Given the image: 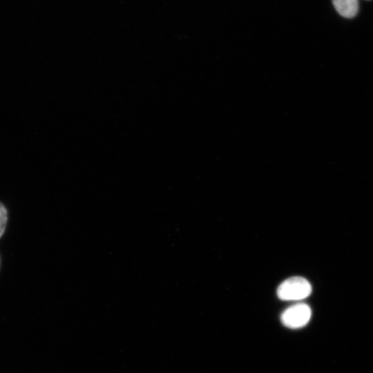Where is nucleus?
<instances>
[{
	"instance_id": "obj_3",
	"label": "nucleus",
	"mask_w": 373,
	"mask_h": 373,
	"mask_svg": "<svg viewBox=\"0 0 373 373\" xmlns=\"http://www.w3.org/2000/svg\"><path fill=\"white\" fill-rule=\"evenodd\" d=\"M336 11L345 19L355 17L359 12V0H332Z\"/></svg>"
},
{
	"instance_id": "obj_2",
	"label": "nucleus",
	"mask_w": 373,
	"mask_h": 373,
	"mask_svg": "<svg viewBox=\"0 0 373 373\" xmlns=\"http://www.w3.org/2000/svg\"><path fill=\"white\" fill-rule=\"evenodd\" d=\"M312 311L306 303H297L287 308L281 315V322L287 328L298 329L306 326L310 320Z\"/></svg>"
},
{
	"instance_id": "obj_1",
	"label": "nucleus",
	"mask_w": 373,
	"mask_h": 373,
	"mask_svg": "<svg viewBox=\"0 0 373 373\" xmlns=\"http://www.w3.org/2000/svg\"><path fill=\"white\" fill-rule=\"evenodd\" d=\"M310 282L301 277H294L284 281L277 289V296L283 301H300L310 295Z\"/></svg>"
},
{
	"instance_id": "obj_4",
	"label": "nucleus",
	"mask_w": 373,
	"mask_h": 373,
	"mask_svg": "<svg viewBox=\"0 0 373 373\" xmlns=\"http://www.w3.org/2000/svg\"><path fill=\"white\" fill-rule=\"evenodd\" d=\"M8 220V211L6 208L0 203V238H1L5 233Z\"/></svg>"
}]
</instances>
